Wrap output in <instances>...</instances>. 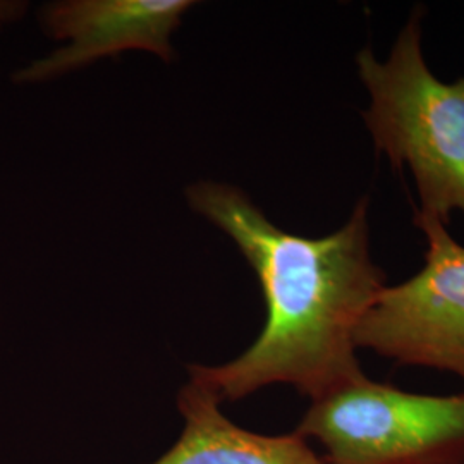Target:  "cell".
<instances>
[{"instance_id": "6da1fadb", "label": "cell", "mask_w": 464, "mask_h": 464, "mask_svg": "<svg viewBox=\"0 0 464 464\" xmlns=\"http://www.w3.org/2000/svg\"><path fill=\"white\" fill-rule=\"evenodd\" d=\"M189 207L226 232L256 274L266 324L255 343L224 365H191L189 381L220 402L285 383L314 401L363 377L356 329L387 285L372 260L370 199L322 237L284 231L232 184L199 181L186 189Z\"/></svg>"}, {"instance_id": "7a4b0ae2", "label": "cell", "mask_w": 464, "mask_h": 464, "mask_svg": "<svg viewBox=\"0 0 464 464\" xmlns=\"http://www.w3.org/2000/svg\"><path fill=\"white\" fill-rule=\"evenodd\" d=\"M423 9H415L387 61L372 49L356 57L360 80L370 95L366 128L375 149L399 172L415 178L418 216L448 226L452 212L464 214V76L440 82L421 49Z\"/></svg>"}, {"instance_id": "3957f363", "label": "cell", "mask_w": 464, "mask_h": 464, "mask_svg": "<svg viewBox=\"0 0 464 464\" xmlns=\"http://www.w3.org/2000/svg\"><path fill=\"white\" fill-rule=\"evenodd\" d=\"M296 433L329 464H446L464 456V392L418 394L363 375L310 401Z\"/></svg>"}, {"instance_id": "277c9868", "label": "cell", "mask_w": 464, "mask_h": 464, "mask_svg": "<svg viewBox=\"0 0 464 464\" xmlns=\"http://www.w3.org/2000/svg\"><path fill=\"white\" fill-rule=\"evenodd\" d=\"M415 226L427 237L425 264L383 287L356 329V348L464 382V246L435 218L415 214Z\"/></svg>"}, {"instance_id": "5b68a950", "label": "cell", "mask_w": 464, "mask_h": 464, "mask_svg": "<svg viewBox=\"0 0 464 464\" xmlns=\"http://www.w3.org/2000/svg\"><path fill=\"white\" fill-rule=\"evenodd\" d=\"M191 0H64L42 9V26L61 49L21 67L19 84H36L66 76L103 57L128 50L151 52L162 61L174 59L172 34Z\"/></svg>"}, {"instance_id": "8992f818", "label": "cell", "mask_w": 464, "mask_h": 464, "mask_svg": "<svg viewBox=\"0 0 464 464\" xmlns=\"http://www.w3.org/2000/svg\"><path fill=\"white\" fill-rule=\"evenodd\" d=\"M181 437L151 464H329L299 433L266 435L232 423L220 401L189 381L179 392Z\"/></svg>"}, {"instance_id": "52a82bcc", "label": "cell", "mask_w": 464, "mask_h": 464, "mask_svg": "<svg viewBox=\"0 0 464 464\" xmlns=\"http://www.w3.org/2000/svg\"><path fill=\"white\" fill-rule=\"evenodd\" d=\"M26 4L24 2H9V0H0V32L17 21L19 17L24 14Z\"/></svg>"}, {"instance_id": "ba28073f", "label": "cell", "mask_w": 464, "mask_h": 464, "mask_svg": "<svg viewBox=\"0 0 464 464\" xmlns=\"http://www.w3.org/2000/svg\"><path fill=\"white\" fill-rule=\"evenodd\" d=\"M446 464H464V456H461V458H456V459H452V461H449V463Z\"/></svg>"}]
</instances>
